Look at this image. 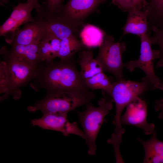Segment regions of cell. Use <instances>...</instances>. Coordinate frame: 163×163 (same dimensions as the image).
I'll list each match as a JSON object with an SVG mask.
<instances>
[{"instance_id":"obj_13","label":"cell","mask_w":163,"mask_h":163,"mask_svg":"<svg viewBox=\"0 0 163 163\" xmlns=\"http://www.w3.org/2000/svg\"><path fill=\"white\" fill-rule=\"evenodd\" d=\"M127 12V19L122 28V36L127 34H132L140 38L142 35L149 32L150 28L147 10L133 8Z\"/></svg>"},{"instance_id":"obj_9","label":"cell","mask_w":163,"mask_h":163,"mask_svg":"<svg viewBox=\"0 0 163 163\" xmlns=\"http://www.w3.org/2000/svg\"><path fill=\"white\" fill-rule=\"evenodd\" d=\"M147 116L146 102L138 97L126 106L125 112L121 117V123L139 128L146 135L151 134L155 131V125L147 122Z\"/></svg>"},{"instance_id":"obj_16","label":"cell","mask_w":163,"mask_h":163,"mask_svg":"<svg viewBox=\"0 0 163 163\" xmlns=\"http://www.w3.org/2000/svg\"><path fill=\"white\" fill-rule=\"evenodd\" d=\"M38 43L27 45L13 43L8 56L30 63L37 64L41 61L39 53Z\"/></svg>"},{"instance_id":"obj_21","label":"cell","mask_w":163,"mask_h":163,"mask_svg":"<svg viewBox=\"0 0 163 163\" xmlns=\"http://www.w3.org/2000/svg\"><path fill=\"white\" fill-rule=\"evenodd\" d=\"M146 9L148 11V20L150 27H163V0H151Z\"/></svg>"},{"instance_id":"obj_27","label":"cell","mask_w":163,"mask_h":163,"mask_svg":"<svg viewBox=\"0 0 163 163\" xmlns=\"http://www.w3.org/2000/svg\"><path fill=\"white\" fill-rule=\"evenodd\" d=\"M27 2L32 5L37 12L40 13L41 12V9L39 0H27Z\"/></svg>"},{"instance_id":"obj_23","label":"cell","mask_w":163,"mask_h":163,"mask_svg":"<svg viewBox=\"0 0 163 163\" xmlns=\"http://www.w3.org/2000/svg\"><path fill=\"white\" fill-rule=\"evenodd\" d=\"M112 3L123 11L127 12L133 8L145 10L149 6L147 0H112Z\"/></svg>"},{"instance_id":"obj_18","label":"cell","mask_w":163,"mask_h":163,"mask_svg":"<svg viewBox=\"0 0 163 163\" xmlns=\"http://www.w3.org/2000/svg\"><path fill=\"white\" fill-rule=\"evenodd\" d=\"M61 40L46 32L38 43L39 53L41 61L50 62L58 57Z\"/></svg>"},{"instance_id":"obj_7","label":"cell","mask_w":163,"mask_h":163,"mask_svg":"<svg viewBox=\"0 0 163 163\" xmlns=\"http://www.w3.org/2000/svg\"><path fill=\"white\" fill-rule=\"evenodd\" d=\"M149 35V32L140 37L141 45L139 57L137 60L125 63V68L130 72L136 68L140 69L155 88L158 89L161 79L155 73L154 62L155 60L160 58L161 53L159 50L152 49Z\"/></svg>"},{"instance_id":"obj_2","label":"cell","mask_w":163,"mask_h":163,"mask_svg":"<svg viewBox=\"0 0 163 163\" xmlns=\"http://www.w3.org/2000/svg\"><path fill=\"white\" fill-rule=\"evenodd\" d=\"M155 89L145 76L140 82L122 79L112 82V89L109 95L115 104V115L113 122L115 126V135L122 136L125 132L120 122L121 114L125 107L136 98Z\"/></svg>"},{"instance_id":"obj_5","label":"cell","mask_w":163,"mask_h":163,"mask_svg":"<svg viewBox=\"0 0 163 163\" xmlns=\"http://www.w3.org/2000/svg\"><path fill=\"white\" fill-rule=\"evenodd\" d=\"M8 61L0 64V93L7 97L12 90L24 84L37 74V64L8 56Z\"/></svg>"},{"instance_id":"obj_29","label":"cell","mask_w":163,"mask_h":163,"mask_svg":"<svg viewBox=\"0 0 163 163\" xmlns=\"http://www.w3.org/2000/svg\"><path fill=\"white\" fill-rule=\"evenodd\" d=\"M9 0H0V4L1 5H4L8 3Z\"/></svg>"},{"instance_id":"obj_17","label":"cell","mask_w":163,"mask_h":163,"mask_svg":"<svg viewBox=\"0 0 163 163\" xmlns=\"http://www.w3.org/2000/svg\"><path fill=\"white\" fill-rule=\"evenodd\" d=\"M93 56L92 52L89 50H84L79 53L78 62L81 69L80 72L85 80L104 72L100 63Z\"/></svg>"},{"instance_id":"obj_24","label":"cell","mask_w":163,"mask_h":163,"mask_svg":"<svg viewBox=\"0 0 163 163\" xmlns=\"http://www.w3.org/2000/svg\"><path fill=\"white\" fill-rule=\"evenodd\" d=\"M150 30L154 33L153 36L150 37L152 44L158 45L161 53L159 60L155 65L156 68H163V27L158 28L152 26L150 28Z\"/></svg>"},{"instance_id":"obj_14","label":"cell","mask_w":163,"mask_h":163,"mask_svg":"<svg viewBox=\"0 0 163 163\" xmlns=\"http://www.w3.org/2000/svg\"><path fill=\"white\" fill-rule=\"evenodd\" d=\"M44 20L47 32L60 40L76 35L80 27L65 21L56 14Z\"/></svg>"},{"instance_id":"obj_4","label":"cell","mask_w":163,"mask_h":163,"mask_svg":"<svg viewBox=\"0 0 163 163\" xmlns=\"http://www.w3.org/2000/svg\"><path fill=\"white\" fill-rule=\"evenodd\" d=\"M95 96L92 91L88 92L60 91L49 92L46 97L30 107V111H41L43 114H68L77 108L91 102Z\"/></svg>"},{"instance_id":"obj_26","label":"cell","mask_w":163,"mask_h":163,"mask_svg":"<svg viewBox=\"0 0 163 163\" xmlns=\"http://www.w3.org/2000/svg\"><path fill=\"white\" fill-rule=\"evenodd\" d=\"M154 108L155 111L159 112V118L163 119V98H161L155 101Z\"/></svg>"},{"instance_id":"obj_28","label":"cell","mask_w":163,"mask_h":163,"mask_svg":"<svg viewBox=\"0 0 163 163\" xmlns=\"http://www.w3.org/2000/svg\"><path fill=\"white\" fill-rule=\"evenodd\" d=\"M158 89L163 91V79L161 80L158 86Z\"/></svg>"},{"instance_id":"obj_1","label":"cell","mask_w":163,"mask_h":163,"mask_svg":"<svg viewBox=\"0 0 163 163\" xmlns=\"http://www.w3.org/2000/svg\"><path fill=\"white\" fill-rule=\"evenodd\" d=\"M73 57L57 62H50L44 71L43 85L49 92L60 91L86 92L87 87Z\"/></svg>"},{"instance_id":"obj_3","label":"cell","mask_w":163,"mask_h":163,"mask_svg":"<svg viewBox=\"0 0 163 163\" xmlns=\"http://www.w3.org/2000/svg\"><path fill=\"white\" fill-rule=\"evenodd\" d=\"M113 102L112 98L104 96L99 100L97 107L90 102L85 105L84 111L75 110L83 130L85 140L88 148L87 152L90 155L96 154L97 136L105 117L113 108Z\"/></svg>"},{"instance_id":"obj_11","label":"cell","mask_w":163,"mask_h":163,"mask_svg":"<svg viewBox=\"0 0 163 163\" xmlns=\"http://www.w3.org/2000/svg\"><path fill=\"white\" fill-rule=\"evenodd\" d=\"M34 8L27 3H19L13 8L10 16L0 27V36L5 38L6 41L12 42L15 33L22 25L30 22H35L37 19L31 15Z\"/></svg>"},{"instance_id":"obj_19","label":"cell","mask_w":163,"mask_h":163,"mask_svg":"<svg viewBox=\"0 0 163 163\" xmlns=\"http://www.w3.org/2000/svg\"><path fill=\"white\" fill-rule=\"evenodd\" d=\"M106 33L99 27L91 24L84 25L80 33L81 41L85 47H99L102 43Z\"/></svg>"},{"instance_id":"obj_10","label":"cell","mask_w":163,"mask_h":163,"mask_svg":"<svg viewBox=\"0 0 163 163\" xmlns=\"http://www.w3.org/2000/svg\"><path fill=\"white\" fill-rule=\"evenodd\" d=\"M43 114L41 118L31 121V123L33 126L59 132L66 136L70 134L75 135L85 139L83 131L78 127L77 123H71L69 121L67 114L51 113Z\"/></svg>"},{"instance_id":"obj_15","label":"cell","mask_w":163,"mask_h":163,"mask_svg":"<svg viewBox=\"0 0 163 163\" xmlns=\"http://www.w3.org/2000/svg\"><path fill=\"white\" fill-rule=\"evenodd\" d=\"M155 131L149 139L143 140L136 139L142 144L145 152L143 163H163V141L157 139Z\"/></svg>"},{"instance_id":"obj_12","label":"cell","mask_w":163,"mask_h":163,"mask_svg":"<svg viewBox=\"0 0 163 163\" xmlns=\"http://www.w3.org/2000/svg\"><path fill=\"white\" fill-rule=\"evenodd\" d=\"M46 32L45 21L42 15L36 21L27 22L23 29L17 30L12 43L24 45L38 43Z\"/></svg>"},{"instance_id":"obj_6","label":"cell","mask_w":163,"mask_h":163,"mask_svg":"<svg viewBox=\"0 0 163 163\" xmlns=\"http://www.w3.org/2000/svg\"><path fill=\"white\" fill-rule=\"evenodd\" d=\"M126 48L125 43L115 42L112 36L106 34L99 47L98 53L95 58L101 65L104 72L112 74L116 81L123 79V70L125 65L122 55Z\"/></svg>"},{"instance_id":"obj_22","label":"cell","mask_w":163,"mask_h":163,"mask_svg":"<svg viewBox=\"0 0 163 163\" xmlns=\"http://www.w3.org/2000/svg\"><path fill=\"white\" fill-rule=\"evenodd\" d=\"M88 88L93 91L101 89L110 95L112 89V82L104 72L99 73L85 80Z\"/></svg>"},{"instance_id":"obj_25","label":"cell","mask_w":163,"mask_h":163,"mask_svg":"<svg viewBox=\"0 0 163 163\" xmlns=\"http://www.w3.org/2000/svg\"><path fill=\"white\" fill-rule=\"evenodd\" d=\"M63 0H45V8L42 13L44 19H47L56 14L63 6Z\"/></svg>"},{"instance_id":"obj_20","label":"cell","mask_w":163,"mask_h":163,"mask_svg":"<svg viewBox=\"0 0 163 163\" xmlns=\"http://www.w3.org/2000/svg\"><path fill=\"white\" fill-rule=\"evenodd\" d=\"M85 47L75 35L61 40L58 57L65 60L73 57L77 52L84 50Z\"/></svg>"},{"instance_id":"obj_8","label":"cell","mask_w":163,"mask_h":163,"mask_svg":"<svg viewBox=\"0 0 163 163\" xmlns=\"http://www.w3.org/2000/svg\"><path fill=\"white\" fill-rule=\"evenodd\" d=\"M107 0H68L56 14L65 21L80 27L83 21Z\"/></svg>"}]
</instances>
